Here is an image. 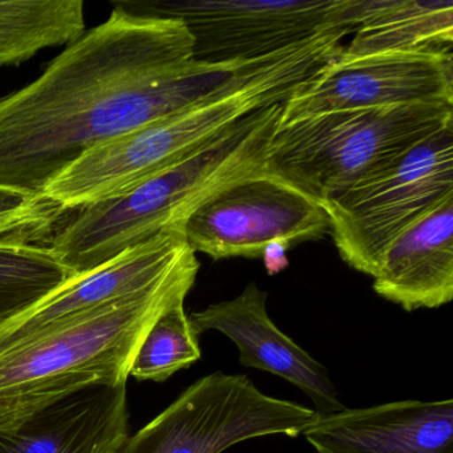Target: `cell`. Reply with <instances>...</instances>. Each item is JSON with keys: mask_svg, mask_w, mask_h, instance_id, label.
<instances>
[{"mask_svg": "<svg viewBox=\"0 0 453 453\" xmlns=\"http://www.w3.org/2000/svg\"><path fill=\"white\" fill-rule=\"evenodd\" d=\"M302 434L318 453H453V400L344 408Z\"/></svg>", "mask_w": 453, "mask_h": 453, "instance_id": "cell-13", "label": "cell"}, {"mask_svg": "<svg viewBox=\"0 0 453 453\" xmlns=\"http://www.w3.org/2000/svg\"><path fill=\"white\" fill-rule=\"evenodd\" d=\"M127 12L179 18L193 39V60L243 63L265 59L326 31L349 27V0H205L181 4L118 2Z\"/></svg>", "mask_w": 453, "mask_h": 453, "instance_id": "cell-8", "label": "cell"}, {"mask_svg": "<svg viewBox=\"0 0 453 453\" xmlns=\"http://www.w3.org/2000/svg\"><path fill=\"white\" fill-rule=\"evenodd\" d=\"M184 302L177 301L155 320L134 355L129 376L165 381L201 359L200 343L190 328Z\"/></svg>", "mask_w": 453, "mask_h": 453, "instance_id": "cell-19", "label": "cell"}, {"mask_svg": "<svg viewBox=\"0 0 453 453\" xmlns=\"http://www.w3.org/2000/svg\"><path fill=\"white\" fill-rule=\"evenodd\" d=\"M290 245L283 242V241H274L269 243L262 251V258H264L265 267L270 275L278 274V273L285 270L288 266V259L286 253Z\"/></svg>", "mask_w": 453, "mask_h": 453, "instance_id": "cell-21", "label": "cell"}, {"mask_svg": "<svg viewBox=\"0 0 453 453\" xmlns=\"http://www.w3.org/2000/svg\"><path fill=\"white\" fill-rule=\"evenodd\" d=\"M327 230L322 205L264 171L208 198L187 219L182 234L195 253L213 259L257 258L274 241L291 246L318 240Z\"/></svg>", "mask_w": 453, "mask_h": 453, "instance_id": "cell-10", "label": "cell"}, {"mask_svg": "<svg viewBox=\"0 0 453 453\" xmlns=\"http://www.w3.org/2000/svg\"><path fill=\"white\" fill-rule=\"evenodd\" d=\"M453 121V105L335 111L280 124L265 172L314 203L357 184Z\"/></svg>", "mask_w": 453, "mask_h": 453, "instance_id": "cell-5", "label": "cell"}, {"mask_svg": "<svg viewBox=\"0 0 453 453\" xmlns=\"http://www.w3.org/2000/svg\"><path fill=\"white\" fill-rule=\"evenodd\" d=\"M309 75V63L294 50L258 60L184 110L87 150L43 195L67 211L123 195L250 113L285 102Z\"/></svg>", "mask_w": 453, "mask_h": 453, "instance_id": "cell-4", "label": "cell"}, {"mask_svg": "<svg viewBox=\"0 0 453 453\" xmlns=\"http://www.w3.org/2000/svg\"><path fill=\"white\" fill-rule=\"evenodd\" d=\"M317 418L304 405L264 394L246 375L214 372L188 387L116 453H222L256 437L299 436Z\"/></svg>", "mask_w": 453, "mask_h": 453, "instance_id": "cell-7", "label": "cell"}, {"mask_svg": "<svg viewBox=\"0 0 453 453\" xmlns=\"http://www.w3.org/2000/svg\"><path fill=\"white\" fill-rule=\"evenodd\" d=\"M418 104L453 105L452 51L347 54L342 49L291 92L280 123L335 111Z\"/></svg>", "mask_w": 453, "mask_h": 453, "instance_id": "cell-9", "label": "cell"}, {"mask_svg": "<svg viewBox=\"0 0 453 453\" xmlns=\"http://www.w3.org/2000/svg\"><path fill=\"white\" fill-rule=\"evenodd\" d=\"M197 258L179 232H164L112 261L73 275L0 327V351L97 307L157 285Z\"/></svg>", "mask_w": 453, "mask_h": 453, "instance_id": "cell-11", "label": "cell"}, {"mask_svg": "<svg viewBox=\"0 0 453 453\" xmlns=\"http://www.w3.org/2000/svg\"><path fill=\"white\" fill-rule=\"evenodd\" d=\"M373 290L405 311L453 298V197L403 232L381 254Z\"/></svg>", "mask_w": 453, "mask_h": 453, "instance_id": "cell-15", "label": "cell"}, {"mask_svg": "<svg viewBox=\"0 0 453 453\" xmlns=\"http://www.w3.org/2000/svg\"><path fill=\"white\" fill-rule=\"evenodd\" d=\"M453 197V121L323 203L342 259L373 277L387 248Z\"/></svg>", "mask_w": 453, "mask_h": 453, "instance_id": "cell-6", "label": "cell"}, {"mask_svg": "<svg viewBox=\"0 0 453 453\" xmlns=\"http://www.w3.org/2000/svg\"><path fill=\"white\" fill-rule=\"evenodd\" d=\"M73 277L49 246L0 248V327Z\"/></svg>", "mask_w": 453, "mask_h": 453, "instance_id": "cell-18", "label": "cell"}, {"mask_svg": "<svg viewBox=\"0 0 453 453\" xmlns=\"http://www.w3.org/2000/svg\"><path fill=\"white\" fill-rule=\"evenodd\" d=\"M84 33L81 0H0V67L70 46Z\"/></svg>", "mask_w": 453, "mask_h": 453, "instance_id": "cell-17", "label": "cell"}, {"mask_svg": "<svg viewBox=\"0 0 453 453\" xmlns=\"http://www.w3.org/2000/svg\"><path fill=\"white\" fill-rule=\"evenodd\" d=\"M128 426L127 384H97L0 432V453H116Z\"/></svg>", "mask_w": 453, "mask_h": 453, "instance_id": "cell-14", "label": "cell"}, {"mask_svg": "<svg viewBox=\"0 0 453 453\" xmlns=\"http://www.w3.org/2000/svg\"><path fill=\"white\" fill-rule=\"evenodd\" d=\"M197 258L157 285L97 307L0 351V432L87 387L127 384L132 362L155 320L185 301Z\"/></svg>", "mask_w": 453, "mask_h": 453, "instance_id": "cell-3", "label": "cell"}, {"mask_svg": "<svg viewBox=\"0 0 453 453\" xmlns=\"http://www.w3.org/2000/svg\"><path fill=\"white\" fill-rule=\"evenodd\" d=\"M282 103L261 108L184 160L116 197L67 214L49 248L73 275L91 272L164 232L182 233L219 190L265 171Z\"/></svg>", "mask_w": 453, "mask_h": 453, "instance_id": "cell-2", "label": "cell"}, {"mask_svg": "<svg viewBox=\"0 0 453 453\" xmlns=\"http://www.w3.org/2000/svg\"><path fill=\"white\" fill-rule=\"evenodd\" d=\"M347 22L354 28L347 54L452 51V2L349 0Z\"/></svg>", "mask_w": 453, "mask_h": 453, "instance_id": "cell-16", "label": "cell"}, {"mask_svg": "<svg viewBox=\"0 0 453 453\" xmlns=\"http://www.w3.org/2000/svg\"><path fill=\"white\" fill-rule=\"evenodd\" d=\"M256 62L193 60L181 19L116 4L35 81L0 99V185L43 193L87 150L184 110Z\"/></svg>", "mask_w": 453, "mask_h": 453, "instance_id": "cell-1", "label": "cell"}, {"mask_svg": "<svg viewBox=\"0 0 453 453\" xmlns=\"http://www.w3.org/2000/svg\"><path fill=\"white\" fill-rule=\"evenodd\" d=\"M266 301V291L250 282L237 298L193 312L190 328L197 338L216 330L232 339L243 367L267 371L290 381L312 400L318 415L343 411L346 407L325 365L274 325Z\"/></svg>", "mask_w": 453, "mask_h": 453, "instance_id": "cell-12", "label": "cell"}, {"mask_svg": "<svg viewBox=\"0 0 453 453\" xmlns=\"http://www.w3.org/2000/svg\"><path fill=\"white\" fill-rule=\"evenodd\" d=\"M68 213L43 193L0 185V248L50 246Z\"/></svg>", "mask_w": 453, "mask_h": 453, "instance_id": "cell-20", "label": "cell"}]
</instances>
